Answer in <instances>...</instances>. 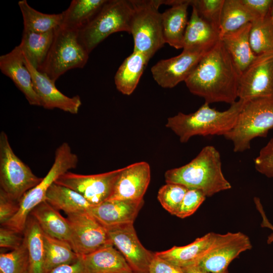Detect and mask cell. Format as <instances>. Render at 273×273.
Returning <instances> with one entry per match:
<instances>
[{
	"instance_id": "7a4b0ae2",
	"label": "cell",
	"mask_w": 273,
	"mask_h": 273,
	"mask_svg": "<svg viewBox=\"0 0 273 273\" xmlns=\"http://www.w3.org/2000/svg\"><path fill=\"white\" fill-rule=\"evenodd\" d=\"M164 178L166 183L200 190L206 197L232 188L223 174L219 152L212 146L204 147L188 164L166 171Z\"/></svg>"
},
{
	"instance_id": "c3c4849f",
	"label": "cell",
	"mask_w": 273,
	"mask_h": 273,
	"mask_svg": "<svg viewBox=\"0 0 273 273\" xmlns=\"http://www.w3.org/2000/svg\"><path fill=\"white\" fill-rule=\"evenodd\" d=\"M131 273H138V272H131Z\"/></svg>"
},
{
	"instance_id": "4316f807",
	"label": "cell",
	"mask_w": 273,
	"mask_h": 273,
	"mask_svg": "<svg viewBox=\"0 0 273 273\" xmlns=\"http://www.w3.org/2000/svg\"><path fill=\"white\" fill-rule=\"evenodd\" d=\"M108 0H73L62 13L60 26L78 31L98 14Z\"/></svg>"
},
{
	"instance_id": "b9f144b4",
	"label": "cell",
	"mask_w": 273,
	"mask_h": 273,
	"mask_svg": "<svg viewBox=\"0 0 273 273\" xmlns=\"http://www.w3.org/2000/svg\"><path fill=\"white\" fill-rule=\"evenodd\" d=\"M256 17L257 20L267 16L270 10L273 0H240Z\"/></svg>"
},
{
	"instance_id": "d6986e66",
	"label": "cell",
	"mask_w": 273,
	"mask_h": 273,
	"mask_svg": "<svg viewBox=\"0 0 273 273\" xmlns=\"http://www.w3.org/2000/svg\"><path fill=\"white\" fill-rule=\"evenodd\" d=\"M144 203V199L107 200L88 212L106 227L133 223Z\"/></svg>"
},
{
	"instance_id": "f546056e",
	"label": "cell",
	"mask_w": 273,
	"mask_h": 273,
	"mask_svg": "<svg viewBox=\"0 0 273 273\" xmlns=\"http://www.w3.org/2000/svg\"><path fill=\"white\" fill-rule=\"evenodd\" d=\"M54 30L37 33L23 30L19 46L23 55L38 70L43 64L54 37Z\"/></svg>"
},
{
	"instance_id": "52a82bcc",
	"label": "cell",
	"mask_w": 273,
	"mask_h": 273,
	"mask_svg": "<svg viewBox=\"0 0 273 273\" xmlns=\"http://www.w3.org/2000/svg\"><path fill=\"white\" fill-rule=\"evenodd\" d=\"M132 8L130 32L133 51L151 59L164 45L162 13L159 11L161 0H129Z\"/></svg>"
},
{
	"instance_id": "ab89813d",
	"label": "cell",
	"mask_w": 273,
	"mask_h": 273,
	"mask_svg": "<svg viewBox=\"0 0 273 273\" xmlns=\"http://www.w3.org/2000/svg\"><path fill=\"white\" fill-rule=\"evenodd\" d=\"M20 201L13 198L2 189H0V223L4 225L18 212Z\"/></svg>"
},
{
	"instance_id": "6da1fadb",
	"label": "cell",
	"mask_w": 273,
	"mask_h": 273,
	"mask_svg": "<svg viewBox=\"0 0 273 273\" xmlns=\"http://www.w3.org/2000/svg\"><path fill=\"white\" fill-rule=\"evenodd\" d=\"M239 74L220 40L207 52L185 82L208 104H233L238 98Z\"/></svg>"
},
{
	"instance_id": "30bf717a",
	"label": "cell",
	"mask_w": 273,
	"mask_h": 273,
	"mask_svg": "<svg viewBox=\"0 0 273 273\" xmlns=\"http://www.w3.org/2000/svg\"><path fill=\"white\" fill-rule=\"evenodd\" d=\"M251 248L249 238L241 232L218 234L211 247L195 265L204 273H229L230 263Z\"/></svg>"
},
{
	"instance_id": "d4e9b609",
	"label": "cell",
	"mask_w": 273,
	"mask_h": 273,
	"mask_svg": "<svg viewBox=\"0 0 273 273\" xmlns=\"http://www.w3.org/2000/svg\"><path fill=\"white\" fill-rule=\"evenodd\" d=\"M150 59L144 54L133 51L115 75V84L119 92L127 96L133 92Z\"/></svg>"
},
{
	"instance_id": "603a6c76",
	"label": "cell",
	"mask_w": 273,
	"mask_h": 273,
	"mask_svg": "<svg viewBox=\"0 0 273 273\" xmlns=\"http://www.w3.org/2000/svg\"><path fill=\"white\" fill-rule=\"evenodd\" d=\"M80 256L88 273L133 272L122 254L113 245Z\"/></svg>"
},
{
	"instance_id": "7c38bea8",
	"label": "cell",
	"mask_w": 273,
	"mask_h": 273,
	"mask_svg": "<svg viewBox=\"0 0 273 273\" xmlns=\"http://www.w3.org/2000/svg\"><path fill=\"white\" fill-rule=\"evenodd\" d=\"M121 170L122 168H120L90 175L68 171L61 175L55 183L76 191L95 206L108 200Z\"/></svg>"
},
{
	"instance_id": "9c48e42d",
	"label": "cell",
	"mask_w": 273,
	"mask_h": 273,
	"mask_svg": "<svg viewBox=\"0 0 273 273\" xmlns=\"http://www.w3.org/2000/svg\"><path fill=\"white\" fill-rule=\"evenodd\" d=\"M67 219L70 229V243L77 254L87 255L113 245L107 228L88 211L67 214Z\"/></svg>"
},
{
	"instance_id": "ee69618b",
	"label": "cell",
	"mask_w": 273,
	"mask_h": 273,
	"mask_svg": "<svg viewBox=\"0 0 273 273\" xmlns=\"http://www.w3.org/2000/svg\"><path fill=\"white\" fill-rule=\"evenodd\" d=\"M50 273H88L79 255L78 260L71 264L59 266Z\"/></svg>"
},
{
	"instance_id": "7bdbcfd3",
	"label": "cell",
	"mask_w": 273,
	"mask_h": 273,
	"mask_svg": "<svg viewBox=\"0 0 273 273\" xmlns=\"http://www.w3.org/2000/svg\"><path fill=\"white\" fill-rule=\"evenodd\" d=\"M148 273H186L184 270L168 261L157 256L152 259Z\"/></svg>"
},
{
	"instance_id": "4dcf8cb0",
	"label": "cell",
	"mask_w": 273,
	"mask_h": 273,
	"mask_svg": "<svg viewBox=\"0 0 273 273\" xmlns=\"http://www.w3.org/2000/svg\"><path fill=\"white\" fill-rule=\"evenodd\" d=\"M43 236L46 273H50L59 266L71 264L78 260L79 255L74 251L68 242L51 237L44 233Z\"/></svg>"
},
{
	"instance_id": "2e32d148",
	"label": "cell",
	"mask_w": 273,
	"mask_h": 273,
	"mask_svg": "<svg viewBox=\"0 0 273 273\" xmlns=\"http://www.w3.org/2000/svg\"><path fill=\"white\" fill-rule=\"evenodd\" d=\"M23 57L41 106L47 109L57 108L71 114H77L81 105L80 97L76 95L69 97L64 95L57 88L55 81L35 69L24 55Z\"/></svg>"
},
{
	"instance_id": "8992f818",
	"label": "cell",
	"mask_w": 273,
	"mask_h": 273,
	"mask_svg": "<svg viewBox=\"0 0 273 273\" xmlns=\"http://www.w3.org/2000/svg\"><path fill=\"white\" fill-rule=\"evenodd\" d=\"M78 31L60 26L55 28L48 54L37 70L56 81L70 69L83 68L89 54L80 42Z\"/></svg>"
},
{
	"instance_id": "9a60e30c",
	"label": "cell",
	"mask_w": 273,
	"mask_h": 273,
	"mask_svg": "<svg viewBox=\"0 0 273 273\" xmlns=\"http://www.w3.org/2000/svg\"><path fill=\"white\" fill-rule=\"evenodd\" d=\"M206 52L183 49L178 55L161 60L153 65L152 76L162 87L173 88L185 81Z\"/></svg>"
},
{
	"instance_id": "1f68e13d",
	"label": "cell",
	"mask_w": 273,
	"mask_h": 273,
	"mask_svg": "<svg viewBox=\"0 0 273 273\" xmlns=\"http://www.w3.org/2000/svg\"><path fill=\"white\" fill-rule=\"evenodd\" d=\"M257 20L240 0H224L219 27L220 37Z\"/></svg>"
},
{
	"instance_id": "484cf974",
	"label": "cell",
	"mask_w": 273,
	"mask_h": 273,
	"mask_svg": "<svg viewBox=\"0 0 273 273\" xmlns=\"http://www.w3.org/2000/svg\"><path fill=\"white\" fill-rule=\"evenodd\" d=\"M29 215L35 218L44 234L70 243V229L67 218L46 201L35 206Z\"/></svg>"
},
{
	"instance_id": "5b68a950",
	"label": "cell",
	"mask_w": 273,
	"mask_h": 273,
	"mask_svg": "<svg viewBox=\"0 0 273 273\" xmlns=\"http://www.w3.org/2000/svg\"><path fill=\"white\" fill-rule=\"evenodd\" d=\"M132 8L129 1L108 0L98 14L78 31V39L89 54L111 34H130Z\"/></svg>"
},
{
	"instance_id": "44dd1931",
	"label": "cell",
	"mask_w": 273,
	"mask_h": 273,
	"mask_svg": "<svg viewBox=\"0 0 273 273\" xmlns=\"http://www.w3.org/2000/svg\"><path fill=\"white\" fill-rule=\"evenodd\" d=\"M217 235L209 233L187 245L175 246L155 254L182 269L195 265L211 247Z\"/></svg>"
},
{
	"instance_id": "8fae6325",
	"label": "cell",
	"mask_w": 273,
	"mask_h": 273,
	"mask_svg": "<svg viewBox=\"0 0 273 273\" xmlns=\"http://www.w3.org/2000/svg\"><path fill=\"white\" fill-rule=\"evenodd\" d=\"M239 99L273 97V52L257 56L239 75Z\"/></svg>"
},
{
	"instance_id": "60d3db41",
	"label": "cell",
	"mask_w": 273,
	"mask_h": 273,
	"mask_svg": "<svg viewBox=\"0 0 273 273\" xmlns=\"http://www.w3.org/2000/svg\"><path fill=\"white\" fill-rule=\"evenodd\" d=\"M24 240V233L7 226L1 225L0 228L1 247L15 250L22 245Z\"/></svg>"
},
{
	"instance_id": "ffe728a7",
	"label": "cell",
	"mask_w": 273,
	"mask_h": 273,
	"mask_svg": "<svg viewBox=\"0 0 273 273\" xmlns=\"http://www.w3.org/2000/svg\"><path fill=\"white\" fill-rule=\"evenodd\" d=\"M190 3L191 0L163 1V4L171 6L162 13L163 38L165 43L176 49L183 48Z\"/></svg>"
},
{
	"instance_id": "e0dca14e",
	"label": "cell",
	"mask_w": 273,
	"mask_h": 273,
	"mask_svg": "<svg viewBox=\"0 0 273 273\" xmlns=\"http://www.w3.org/2000/svg\"><path fill=\"white\" fill-rule=\"evenodd\" d=\"M150 178V167L146 162H136L122 168L107 200L143 199Z\"/></svg>"
},
{
	"instance_id": "3957f363",
	"label": "cell",
	"mask_w": 273,
	"mask_h": 273,
	"mask_svg": "<svg viewBox=\"0 0 273 273\" xmlns=\"http://www.w3.org/2000/svg\"><path fill=\"white\" fill-rule=\"evenodd\" d=\"M245 102L239 99L223 111L212 108L205 102L194 113L179 112L168 118L166 126L179 137L181 143H186L196 135L224 136L234 126Z\"/></svg>"
},
{
	"instance_id": "f1b7e54d",
	"label": "cell",
	"mask_w": 273,
	"mask_h": 273,
	"mask_svg": "<svg viewBox=\"0 0 273 273\" xmlns=\"http://www.w3.org/2000/svg\"><path fill=\"white\" fill-rule=\"evenodd\" d=\"M30 262V273H46L43 232L37 221L28 216L24 231Z\"/></svg>"
},
{
	"instance_id": "4fadbf2b",
	"label": "cell",
	"mask_w": 273,
	"mask_h": 273,
	"mask_svg": "<svg viewBox=\"0 0 273 273\" xmlns=\"http://www.w3.org/2000/svg\"><path fill=\"white\" fill-rule=\"evenodd\" d=\"M77 156L69 145L64 142L56 150L54 162L47 175L35 187L27 192L20 201V210L29 214L37 205L43 201L49 188L63 174L76 167Z\"/></svg>"
},
{
	"instance_id": "8d00e7d4",
	"label": "cell",
	"mask_w": 273,
	"mask_h": 273,
	"mask_svg": "<svg viewBox=\"0 0 273 273\" xmlns=\"http://www.w3.org/2000/svg\"><path fill=\"white\" fill-rule=\"evenodd\" d=\"M224 0H191L199 15L219 32L220 20Z\"/></svg>"
},
{
	"instance_id": "d6a6232c",
	"label": "cell",
	"mask_w": 273,
	"mask_h": 273,
	"mask_svg": "<svg viewBox=\"0 0 273 273\" xmlns=\"http://www.w3.org/2000/svg\"><path fill=\"white\" fill-rule=\"evenodd\" d=\"M22 13L24 30L44 33L54 30L61 25L62 14H48L40 12L32 8L27 1L18 2Z\"/></svg>"
},
{
	"instance_id": "ac0fdd59",
	"label": "cell",
	"mask_w": 273,
	"mask_h": 273,
	"mask_svg": "<svg viewBox=\"0 0 273 273\" xmlns=\"http://www.w3.org/2000/svg\"><path fill=\"white\" fill-rule=\"evenodd\" d=\"M0 69L24 94L30 105L41 106L39 98L34 89L31 74L25 65L23 53L19 45L10 52L1 56Z\"/></svg>"
},
{
	"instance_id": "f35d334b",
	"label": "cell",
	"mask_w": 273,
	"mask_h": 273,
	"mask_svg": "<svg viewBox=\"0 0 273 273\" xmlns=\"http://www.w3.org/2000/svg\"><path fill=\"white\" fill-rule=\"evenodd\" d=\"M256 170L267 177H273V138L260 151L254 159Z\"/></svg>"
},
{
	"instance_id": "e575fe53",
	"label": "cell",
	"mask_w": 273,
	"mask_h": 273,
	"mask_svg": "<svg viewBox=\"0 0 273 273\" xmlns=\"http://www.w3.org/2000/svg\"><path fill=\"white\" fill-rule=\"evenodd\" d=\"M0 273H30L28 252L24 240L18 248L1 254Z\"/></svg>"
},
{
	"instance_id": "277c9868",
	"label": "cell",
	"mask_w": 273,
	"mask_h": 273,
	"mask_svg": "<svg viewBox=\"0 0 273 273\" xmlns=\"http://www.w3.org/2000/svg\"><path fill=\"white\" fill-rule=\"evenodd\" d=\"M273 128V97L245 100L233 127L224 135L233 144L235 152L250 148L251 141L266 137Z\"/></svg>"
},
{
	"instance_id": "5bb4252c",
	"label": "cell",
	"mask_w": 273,
	"mask_h": 273,
	"mask_svg": "<svg viewBox=\"0 0 273 273\" xmlns=\"http://www.w3.org/2000/svg\"><path fill=\"white\" fill-rule=\"evenodd\" d=\"M106 228L112 244L122 254L132 271L148 273L155 253L141 244L133 223Z\"/></svg>"
},
{
	"instance_id": "7402d4cb",
	"label": "cell",
	"mask_w": 273,
	"mask_h": 273,
	"mask_svg": "<svg viewBox=\"0 0 273 273\" xmlns=\"http://www.w3.org/2000/svg\"><path fill=\"white\" fill-rule=\"evenodd\" d=\"M220 40L219 31L202 18L196 9L192 12L186 29L183 49L207 52Z\"/></svg>"
},
{
	"instance_id": "83f0119b",
	"label": "cell",
	"mask_w": 273,
	"mask_h": 273,
	"mask_svg": "<svg viewBox=\"0 0 273 273\" xmlns=\"http://www.w3.org/2000/svg\"><path fill=\"white\" fill-rule=\"evenodd\" d=\"M44 200L56 209L63 210L67 215L88 211L94 206L78 193L56 183L48 189Z\"/></svg>"
},
{
	"instance_id": "ba28073f",
	"label": "cell",
	"mask_w": 273,
	"mask_h": 273,
	"mask_svg": "<svg viewBox=\"0 0 273 273\" xmlns=\"http://www.w3.org/2000/svg\"><path fill=\"white\" fill-rule=\"evenodd\" d=\"M42 178L35 175L30 168L14 152L7 134L0 133L1 189L20 201L28 191L37 186Z\"/></svg>"
},
{
	"instance_id": "bcb514c9",
	"label": "cell",
	"mask_w": 273,
	"mask_h": 273,
	"mask_svg": "<svg viewBox=\"0 0 273 273\" xmlns=\"http://www.w3.org/2000/svg\"><path fill=\"white\" fill-rule=\"evenodd\" d=\"M186 273H204L201 271L196 265H193L183 269Z\"/></svg>"
},
{
	"instance_id": "74e56055",
	"label": "cell",
	"mask_w": 273,
	"mask_h": 273,
	"mask_svg": "<svg viewBox=\"0 0 273 273\" xmlns=\"http://www.w3.org/2000/svg\"><path fill=\"white\" fill-rule=\"evenodd\" d=\"M206 197L200 190L188 189L175 216L184 218L193 214Z\"/></svg>"
},
{
	"instance_id": "836d02e7",
	"label": "cell",
	"mask_w": 273,
	"mask_h": 273,
	"mask_svg": "<svg viewBox=\"0 0 273 273\" xmlns=\"http://www.w3.org/2000/svg\"><path fill=\"white\" fill-rule=\"evenodd\" d=\"M249 41L251 49L256 56L273 52V23L269 14L251 23Z\"/></svg>"
},
{
	"instance_id": "f6af8a7d",
	"label": "cell",
	"mask_w": 273,
	"mask_h": 273,
	"mask_svg": "<svg viewBox=\"0 0 273 273\" xmlns=\"http://www.w3.org/2000/svg\"><path fill=\"white\" fill-rule=\"evenodd\" d=\"M254 202L256 208L260 213L262 217L261 226L267 228L272 231V233L268 236L267 239V244H271L273 242V225L269 222L267 219L265 213L263 210L262 205L260 202V199L258 197L254 198Z\"/></svg>"
},
{
	"instance_id": "7dc6e473",
	"label": "cell",
	"mask_w": 273,
	"mask_h": 273,
	"mask_svg": "<svg viewBox=\"0 0 273 273\" xmlns=\"http://www.w3.org/2000/svg\"><path fill=\"white\" fill-rule=\"evenodd\" d=\"M269 15L273 23V3L271 6V7L269 13Z\"/></svg>"
},
{
	"instance_id": "cb8c5ba5",
	"label": "cell",
	"mask_w": 273,
	"mask_h": 273,
	"mask_svg": "<svg viewBox=\"0 0 273 273\" xmlns=\"http://www.w3.org/2000/svg\"><path fill=\"white\" fill-rule=\"evenodd\" d=\"M251 26V23H248L220 37L239 75L257 57L253 52L249 41Z\"/></svg>"
},
{
	"instance_id": "d590c367",
	"label": "cell",
	"mask_w": 273,
	"mask_h": 273,
	"mask_svg": "<svg viewBox=\"0 0 273 273\" xmlns=\"http://www.w3.org/2000/svg\"><path fill=\"white\" fill-rule=\"evenodd\" d=\"M188 190L181 185L166 183L159 190L157 199L166 211L175 215Z\"/></svg>"
}]
</instances>
